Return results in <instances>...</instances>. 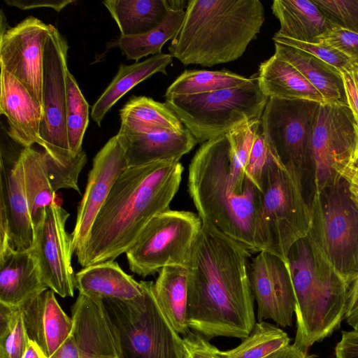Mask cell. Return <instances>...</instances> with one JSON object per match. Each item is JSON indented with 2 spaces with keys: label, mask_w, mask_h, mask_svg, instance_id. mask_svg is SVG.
<instances>
[{
  "label": "cell",
  "mask_w": 358,
  "mask_h": 358,
  "mask_svg": "<svg viewBox=\"0 0 358 358\" xmlns=\"http://www.w3.org/2000/svg\"><path fill=\"white\" fill-rule=\"evenodd\" d=\"M55 294L46 290L21 306L29 339L48 358L66 341L73 327L72 318L62 310Z\"/></svg>",
  "instance_id": "44dd1931"
},
{
  "label": "cell",
  "mask_w": 358,
  "mask_h": 358,
  "mask_svg": "<svg viewBox=\"0 0 358 358\" xmlns=\"http://www.w3.org/2000/svg\"><path fill=\"white\" fill-rule=\"evenodd\" d=\"M0 113L6 116L8 135L25 148L41 145L42 107L13 76L1 69Z\"/></svg>",
  "instance_id": "d6986e66"
},
{
  "label": "cell",
  "mask_w": 358,
  "mask_h": 358,
  "mask_svg": "<svg viewBox=\"0 0 358 358\" xmlns=\"http://www.w3.org/2000/svg\"><path fill=\"white\" fill-rule=\"evenodd\" d=\"M71 334L50 358H122L103 301L79 294L71 307Z\"/></svg>",
  "instance_id": "2e32d148"
},
{
  "label": "cell",
  "mask_w": 358,
  "mask_h": 358,
  "mask_svg": "<svg viewBox=\"0 0 358 358\" xmlns=\"http://www.w3.org/2000/svg\"><path fill=\"white\" fill-rule=\"evenodd\" d=\"M158 273L154 283L157 301L175 330L184 336L190 331L187 324L188 268L171 266Z\"/></svg>",
  "instance_id": "1f68e13d"
},
{
  "label": "cell",
  "mask_w": 358,
  "mask_h": 358,
  "mask_svg": "<svg viewBox=\"0 0 358 358\" xmlns=\"http://www.w3.org/2000/svg\"><path fill=\"white\" fill-rule=\"evenodd\" d=\"M73 2L74 1L72 0H5V3L8 6L24 10L38 8H50L57 12L61 11L64 8Z\"/></svg>",
  "instance_id": "f6af8a7d"
},
{
  "label": "cell",
  "mask_w": 358,
  "mask_h": 358,
  "mask_svg": "<svg viewBox=\"0 0 358 358\" xmlns=\"http://www.w3.org/2000/svg\"><path fill=\"white\" fill-rule=\"evenodd\" d=\"M226 135L234 157L261 189L262 173L273 155L264 136L261 119L245 122Z\"/></svg>",
  "instance_id": "4dcf8cb0"
},
{
  "label": "cell",
  "mask_w": 358,
  "mask_h": 358,
  "mask_svg": "<svg viewBox=\"0 0 358 358\" xmlns=\"http://www.w3.org/2000/svg\"><path fill=\"white\" fill-rule=\"evenodd\" d=\"M275 55L292 65L322 95L326 103L348 106L341 72L314 55L274 42Z\"/></svg>",
  "instance_id": "d4e9b609"
},
{
  "label": "cell",
  "mask_w": 358,
  "mask_h": 358,
  "mask_svg": "<svg viewBox=\"0 0 358 358\" xmlns=\"http://www.w3.org/2000/svg\"><path fill=\"white\" fill-rule=\"evenodd\" d=\"M22 358H48L39 347L33 341L29 339L26 351Z\"/></svg>",
  "instance_id": "681fc988"
},
{
  "label": "cell",
  "mask_w": 358,
  "mask_h": 358,
  "mask_svg": "<svg viewBox=\"0 0 358 358\" xmlns=\"http://www.w3.org/2000/svg\"><path fill=\"white\" fill-rule=\"evenodd\" d=\"M331 24L358 34V0H313Z\"/></svg>",
  "instance_id": "f35d334b"
},
{
  "label": "cell",
  "mask_w": 358,
  "mask_h": 358,
  "mask_svg": "<svg viewBox=\"0 0 358 358\" xmlns=\"http://www.w3.org/2000/svg\"><path fill=\"white\" fill-rule=\"evenodd\" d=\"M0 206L6 212L10 240L17 250L30 248L34 233L24 183L21 159L18 155L12 164L1 156Z\"/></svg>",
  "instance_id": "7402d4cb"
},
{
  "label": "cell",
  "mask_w": 358,
  "mask_h": 358,
  "mask_svg": "<svg viewBox=\"0 0 358 358\" xmlns=\"http://www.w3.org/2000/svg\"><path fill=\"white\" fill-rule=\"evenodd\" d=\"M117 134L125 145L129 167L163 160L180 161L198 143L186 128L179 131Z\"/></svg>",
  "instance_id": "603a6c76"
},
{
  "label": "cell",
  "mask_w": 358,
  "mask_h": 358,
  "mask_svg": "<svg viewBox=\"0 0 358 358\" xmlns=\"http://www.w3.org/2000/svg\"><path fill=\"white\" fill-rule=\"evenodd\" d=\"M50 27L29 16L0 32L1 69L20 82L41 107L44 50Z\"/></svg>",
  "instance_id": "5bb4252c"
},
{
  "label": "cell",
  "mask_w": 358,
  "mask_h": 358,
  "mask_svg": "<svg viewBox=\"0 0 358 358\" xmlns=\"http://www.w3.org/2000/svg\"><path fill=\"white\" fill-rule=\"evenodd\" d=\"M102 3L121 36L138 35L155 29L171 9L170 1L166 0H106Z\"/></svg>",
  "instance_id": "d6a6232c"
},
{
  "label": "cell",
  "mask_w": 358,
  "mask_h": 358,
  "mask_svg": "<svg viewBox=\"0 0 358 358\" xmlns=\"http://www.w3.org/2000/svg\"><path fill=\"white\" fill-rule=\"evenodd\" d=\"M68 49L64 37L51 24L44 50L41 147L62 168L79 176L87 162V155L83 150L73 156L69 147L66 84Z\"/></svg>",
  "instance_id": "30bf717a"
},
{
  "label": "cell",
  "mask_w": 358,
  "mask_h": 358,
  "mask_svg": "<svg viewBox=\"0 0 358 358\" xmlns=\"http://www.w3.org/2000/svg\"><path fill=\"white\" fill-rule=\"evenodd\" d=\"M345 55L355 66H358V34L330 24L319 38Z\"/></svg>",
  "instance_id": "60d3db41"
},
{
  "label": "cell",
  "mask_w": 358,
  "mask_h": 358,
  "mask_svg": "<svg viewBox=\"0 0 358 358\" xmlns=\"http://www.w3.org/2000/svg\"><path fill=\"white\" fill-rule=\"evenodd\" d=\"M136 298L103 300L118 336L122 358H187L182 337L159 306L152 281L141 280Z\"/></svg>",
  "instance_id": "8992f818"
},
{
  "label": "cell",
  "mask_w": 358,
  "mask_h": 358,
  "mask_svg": "<svg viewBox=\"0 0 358 358\" xmlns=\"http://www.w3.org/2000/svg\"><path fill=\"white\" fill-rule=\"evenodd\" d=\"M357 144L354 153L352 166L358 168V125L357 126Z\"/></svg>",
  "instance_id": "f907efd6"
},
{
  "label": "cell",
  "mask_w": 358,
  "mask_h": 358,
  "mask_svg": "<svg viewBox=\"0 0 358 358\" xmlns=\"http://www.w3.org/2000/svg\"><path fill=\"white\" fill-rule=\"evenodd\" d=\"M357 126L348 106L320 105L312 141L314 193L339 182L352 166Z\"/></svg>",
  "instance_id": "4fadbf2b"
},
{
  "label": "cell",
  "mask_w": 358,
  "mask_h": 358,
  "mask_svg": "<svg viewBox=\"0 0 358 358\" xmlns=\"http://www.w3.org/2000/svg\"><path fill=\"white\" fill-rule=\"evenodd\" d=\"M48 289L31 247L0 255V303L20 308Z\"/></svg>",
  "instance_id": "ffe728a7"
},
{
  "label": "cell",
  "mask_w": 358,
  "mask_h": 358,
  "mask_svg": "<svg viewBox=\"0 0 358 358\" xmlns=\"http://www.w3.org/2000/svg\"><path fill=\"white\" fill-rule=\"evenodd\" d=\"M34 233L46 208L55 202L52 158L44 150L33 147L23 148L19 154Z\"/></svg>",
  "instance_id": "4316f807"
},
{
  "label": "cell",
  "mask_w": 358,
  "mask_h": 358,
  "mask_svg": "<svg viewBox=\"0 0 358 358\" xmlns=\"http://www.w3.org/2000/svg\"><path fill=\"white\" fill-rule=\"evenodd\" d=\"M187 358H219L217 348L205 336L191 330L182 336Z\"/></svg>",
  "instance_id": "b9f144b4"
},
{
  "label": "cell",
  "mask_w": 358,
  "mask_h": 358,
  "mask_svg": "<svg viewBox=\"0 0 358 358\" xmlns=\"http://www.w3.org/2000/svg\"><path fill=\"white\" fill-rule=\"evenodd\" d=\"M69 213L56 202L48 206L34 230L31 246L48 288L62 297L74 296L73 241L66 230Z\"/></svg>",
  "instance_id": "9a60e30c"
},
{
  "label": "cell",
  "mask_w": 358,
  "mask_h": 358,
  "mask_svg": "<svg viewBox=\"0 0 358 358\" xmlns=\"http://www.w3.org/2000/svg\"><path fill=\"white\" fill-rule=\"evenodd\" d=\"M273 40L274 42L286 44L310 53L341 72L351 70L354 67L353 64L345 55L324 41L320 40L319 43H306L274 36Z\"/></svg>",
  "instance_id": "ab89813d"
},
{
  "label": "cell",
  "mask_w": 358,
  "mask_h": 358,
  "mask_svg": "<svg viewBox=\"0 0 358 358\" xmlns=\"http://www.w3.org/2000/svg\"><path fill=\"white\" fill-rule=\"evenodd\" d=\"M348 106L358 125V76L353 67L341 72Z\"/></svg>",
  "instance_id": "7bdbcfd3"
},
{
  "label": "cell",
  "mask_w": 358,
  "mask_h": 358,
  "mask_svg": "<svg viewBox=\"0 0 358 358\" xmlns=\"http://www.w3.org/2000/svg\"><path fill=\"white\" fill-rule=\"evenodd\" d=\"M290 338L280 328L264 320L256 322L250 334L237 347L217 351L219 358H264L289 345Z\"/></svg>",
  "instance_id": "d590c367"
},
{
  "label": "cell",
  "mask_w": 358,
  "mask_h": 358,
  "mask_svg": "<svg viewBox=\"0 0 358 358\" xmlns=\"http://www.w3.org/2000/svg\"><path fill=\"white\" fill-rule=\"evenodd\" d=\"M259 0H190L169 50L184 65L213 66L240 58L259 33Z\"/></svg>",
  "instance_id": "277c9868"
},
{
  "label": "cell",
  "mask_w": 358,
  "mask_h": 358,
  "mask_svg": "<svg viewBox=\"0 0 358 358\" xmlns=\"http://www.w3.org/2000/svg\"><path fill=\"white\" fill-rule=\"evenodd\" d=\"M321 103L270 97L261 117L262 131L273 155L287 167L303 174L312 167V141Z\"/></svg>",
  "instance_id": "7c38bea8"
},
{
  "label": "cell",
  "mask_w": 358,
  "mask_h": 358,
  "mask_svg": "<svg viewBox=\"0 0 358 358\" xmlns=\"http://www.w3.org/2000/svg\"><path fill=\"white\" fill-rule=\"evenodd\" d=\"M125 145L117 134L94 157L85 191L71 234L75 253L86 241L100 210L120 175L128 168Z\"/></svg>",
  "instance_id": "ac0fdd59"
},
{
  "label": "cell",
  "mask_w": 358,
  "mask_h": 358,
  "mask_svg": "<svg viewBox=\"0 0 358 358\" xmlns=\"http://www.w3.org/2000/svg\"><path fill=\"white\" fill-rule=\"evenodd\" d=\"M354 69H355V71H356V73L357 74V76H358V66H355L354 65Z\"/></svg>",
  "instance_id": "816d5d0a"
},
{
  "label": "cell",
  "mask_w": 358,
  "mask_h": 358,
  "mask_svg": "<svg viewBox=\"0 0 358 358\" xmlns=\"http://www.w3.org/2000/svg\"><path fill=\"white\" fill-rule=\"evenodd\" d=\"M201 227L199 215L190 211L156 215L125 252L129 269L145 278L166 266L187 267Z\"/></svg>",
  "instance_id": "8fae6325"
},
{
  "label": "cell",
  "mask_w": 358,
  "mask_h": 358,
  "mask_svg": "<svg viewBox=\"0 0 358 358\" xmlns=\"http://www.w3.org/2000/svg\"><path fill=\"white\" fill-rule=\"evenodd\" d=\"M264 358H310L307 352H304L294 344L288 345Z\"/></svg>",
  "instance_id": "7dc6e473"
},
{
  "label": "cell",
  "mask_w": 358,
  "mask_h": 358,
  "mask_svg": "<svg viewBox=\"0 0 358 358\" xmlns=\"http://www.w3.org/2000/svg\"><path fill=\"white\" fill-rule=\"evenodd\" d=\"M76 289L92 299L131 300L142 294L141 281L126 273L115 261L84 267L75 274Z\"/></svg>",
  "instance_id": "cb8c5ba5"
},
{
  "label": "cell",
  "mask_w": 358,
  "mask_h": 358,
  "mask_svg": "<svg viewBox=\"0 0 358 358\" xmlns=\"http://www.w3.org/2000/svg\"><path fill=\"white\" fill-rule=\"evenodd\" d=\"M303 178L302 172L285 166L274 155L262 175V215L269 238L268 252L285 262L291 248L308 235L311 227Z\"/></svg>",
  "instance_id": "9c48e42d"
},
{
  "label": "cell",
  "mask_w": 358,
  "mask_h": 358,
  "mask_svg": "<svg viewBox=\"0 0 358 358\" xmlns=\"http://www.w3.org/2000/svg\"><path fill=\"white\" fill-rule=\"evenodd\" d=\"M257 79L261 91L268 98L326 103L322 95L299 71L275 54L259 65Z\"/></svg>",
  "instance_id": "83f0119b"
},
{
  "label": "cell",
  "mask_w": 358,
  "mask_h": 358,
  "mask_svg": "<svg viewBox=\"0 0 358 358\" xmlns=\"http://www.w3.org/2000/svg\"><path fill=\"white\" fill-rule=\"evenodd\" d=\"M170 54H158L131 65L121 64L109 85L92 107L91 117L101 126L108 110L127 92L157 73L166 74V67L172 62Z\"/></svg>",
  "instance_id": "f1b7e54d"
},
{
  "label": "cell",
  "mask_w": 358,
  "mask_h": 358,
  "mask_svg": "<svg viewBox=\"0 0 358 358\" xmlns=\"http://www.w3.org/2000/svg\"><path fill=\"white\" fill-rule=\"evenodd\" d=\"M310 206L307 237L348 285L358 275V206L346 180L314 193Z\"/></svg>",
  "instance_id": "52a82bcc"
},
{
  "label": "cell",
  "mask_w": 358,
  "mask_h": 358,
  "mask_svg": "<svg viewBox=\"0 0 358 358\" xmlns=\"http://www.w3.org/2000/svg\"><path fill=\"white\" fill-rule=\"evenodd\" d=\"M335 355L336 358H358V329L342 331Z\"/></svg>",
  "instance_id": "ee69618b"
},
{
  "label": "cell",
  "mask_w": 358,
  "mask_h": 358,
  "mask_svg": "<svg viewBox=\"0 0 358 358\" xmlns=\"http://www.w3.org/2000/svg\"><path fill=\"white\" fill-rule=\"evenodd\" d=\"M249 278L259 322L270 319L282 327H291L296 299L288 262L262 251L250 262Z\"/></svg>",
  "instance_id": "e0dca14e"
},
{
  "label": "cell",
  "mask_w": 358,
  "mask_h": 358,
  "mask_svg": "<svg viewBox=\"0 0 358 358\" xmlns=\"http://www.w3.org/2000/svg\"><path fill=\"white\" fill-rule=\"evenodd\" d=\"M120 133L182 131L181 121L165 103L146 96H133L120 110Z\"/></svg>",
  "instance_id": "f546056e"
},
{
  "label": "cell",
  "mask_w": 358,
  "mask_h": 358,
  "mask_svg": "<svg viewBox=\"0 0 358 358\" xmlns=\"http://www.w3.org/2000/svg\"><path fill=\"white\" fill-rule=\"evenodd\" d=\"M187 186L203 223L250 254L269 251L262 191L234 157L227 135L201 144L189 164Z\"/></svg>",
  "instance_id": "7a4b0ae2"
},
{
  "label": "cell",
  "mask_w": 358,
  "mask_h": 358,
  "mask_svg": "<svg viewBox=\"0 0 358 358\" xmlns=\"http://www.w3.org/2000/svg\"><path fill=\"white\" fill-rule=\"evenodd\" d=\"M28 343L21 307L0 303V358H22Z\"/></svg>",
  "instance_id": "74e56055"
},
{
  "label": "cell",
  "mask_w": 358,
  "mask_h": 358,
  "mask_svg": "<svg viewBox=\"0 0 358 358\" xmlns=\"http://www.w3.org/2000/svg\"><path fill=\"white\" fill-rule=\"evenodd\" d=\"M287 262L296 299L293 344L307 352L339 327L345 313L348 285L307 236L293 245Z\"/></svg>",
  "instance_id": "5b68a950"
},
{
  "label": "cell",
  "mask_w": 358,
  "mask_h": 358,
  "mask_svg": "<svg viewBox=\"0 0 358 358\" xmlns=\"http://www.w3.org/2000/svg\"><path fill=\"white\" fill-rule=\"evenodd\" d=\"M250 253L203 223L187 266V324L210 340L245 338L255 323Z\"/></svg>",
  "instance_id": "6da1fadb"
},
{
  "label": "cell",
  "mask_w": 358,
  "mask_h": 358,
  "mask_svg": "<svg viewBox=\"0 0 358 358\" xmlns=\"http://www.w3.org/2000/svg\"><path fill=\"white\" fill-rule=\"evenodd\" d=\"M180 161L128 167L118 178L83 245L75 252L83 268L125 253L156 215L169 210L183 172Z\"/></svg>",
  "instance_id": "3957f363"
},
{
  "label": "cell",
  "mask_w": 358,
  "mask_h": 358,
  "mask_svg": "<svg viewBox=\"0 0 358 358\" xmlns=\"http://www.w3.org/2000/svg\"><path fill=\"white\" fill-rule=\"evenodd\" d=\"M185 15L182 8H171L164 21L155 29L138 35H120L108 44L107 49L118 48L127 59L136 62L150 55L161 54L163 45L180 30Z\"/></svg>",
  "instance_id": "836d02e7"
},
{
  "label": "cell",
  "mask_w": 358,
  "mask_h": 358,
  "mask_svg": "<svg viewBox=\"0 0 358 358\" xmlns=\"http://www.w3.org/2000/svg\"><path fill=\"white\" fill-rule=\"evenodd\" d=\"M268 99L256 77L243 86L165 99V103L197 142L203 143L261 119Z\"/></svg>",
  "instance_id": "ba28073f"
},
{
  "label": "cell",
  "mask_w": 358,
  "mask_h": 358,
  "mask_svg": "<svg viewBox=\"0 0 358 358\" xmlns=\"http://www.w3.org/2000/svg\"><path fill=\"white\" fill-rule=\"evenodd\" d=\"M271 10L280 22L274 36L319 43L331 24L313 0H275Z\"/></svg>",
  "instance_id": "484cf974"
},
{
  "label": "cell",
  "mask_w": 358,
  "mask_h": 358,
  "mask_svg": "<svg viewBox=\"0 0 358 358\" xmlns=\"http://www.w3.org/2000/svg\"><path fill=\"white\" fill-rule=\"evenodd\" d=\"M247 78L227 70H185L167 88L165 99L234 88L250 83Z\"/></svg>",
  "instance_id": "e575fe53"
},
{
  "label": "cell",
  "mask_w": 358,
  "mask_h": 358,
  "mask_svg": "<svg viewBox=\"0 0 358 358\" xmlns=\"http://www.w3.org/2000/svg\"><path fill=\"white\" fill-rule=\"evenodd\" d=\"M344 319L353 329H358V275L348 285Z\"/></svg>",
  "instance_id": "bcb514c9"
},
{
  "label": "cell",
  "mask_w": 358,
  "mask_h": 358,
  "mask_svg": "<svg viewBox=\"0 0 358 358\" xmlns=\"http://www.w3.org/2000/svg\"><path fill=\"white\" fill-rule=\"evenodd\" d=\"M343 178L348 183L352 199L358 206V168L353 166L348 168L343 175Z\"/></svg>",
  "instance_id": "c3c4849f"
},
{
  "label": "cell",
  "mask_w": 358,
  "mask_h": 358,
  "mask_svg": "<svg viewBox=\"0 0 358 358\" xmlns=\"http://www.w3.org/2000/svg\"><path fill=\"white\" fill-rule=\"evenodd\" d=\"M66 129L69 147L73 156L82 151V144L89 124V104L69 69L66 73Z\"/></svg>",
  "instance_id": "8d00e7d4"
}]
</instances>
